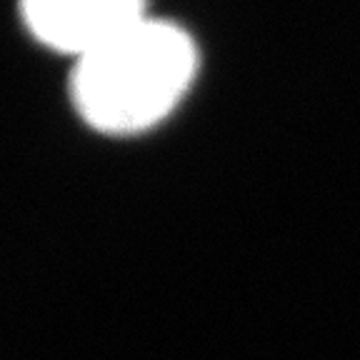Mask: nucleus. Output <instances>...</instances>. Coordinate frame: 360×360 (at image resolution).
Instances as JSON below:
<instances>
[{"instance_id":"1","label":"nucleus","mask_w":360,"mask_h":360,"mask_svg":"<svg viewBox=\"0 0 360 360\" xmlns=\"http://www.w3.org/2000/svg\"><path fill=\"white\" fill-rule=\"evenodd\" d=\"M200 53L183 25L146 15L70 68V103L88 128L112 138L163 123L186 101Z\"/></svg>"},{"instance_id":"2","label":"nucleus","mask_w":360,"mask_h":360,"mask_svg":"<svg viewBox=\"0 0 360 360\" xmlns=\"http://www.w3.org/2000/svg\"><path fill=\"white\" fill-rule=\"evenodd\" d=\"M18 8L33 40L73 63L150 15L146 0H18Z\"/></svg>"}]
</instances>
